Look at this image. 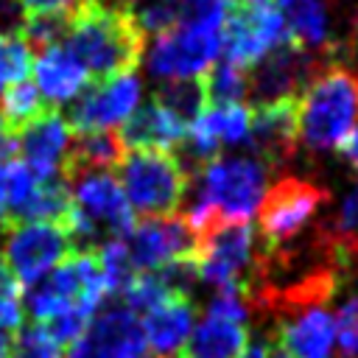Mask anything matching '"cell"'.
I'll use <instances>...</instances> for the list:
<instances>
[{"mask_svg":"<svg viewBox=\"0 0 358 358\" xmlns=\"http://www.w3.org/2000/svg\"><path fill=\"white\" fill-rule=\"evenodd\" d=\"M31 76H34L31 84L39 90L42 101L50 109H59L62 103H73L87 90V81H90L87 70L78 64V59L62 42L42 48L34 56Z\"/></svg>","mask_w":358,"mask_h":358,"instance_id":"cell-19","label":"cell"},{"mask_svg":"<svg viewBox=\"0 0 358 358\" xmlns=\"http://www.w3.org/2000/svg\"><path fill=\"white\" fill-rule=\"evenodd\" d=\"M355 28H358V14H355Z\"/></svg>","mask_w":358,"mask_h":358,"instance_id":"cell-41","label":"cell"},{"mask_svg":"<svg viewBox=\"0 0 358 358\" xmlns=\"http://www.w3.org/2000/svg\"><path fill=\"white\" fill-rule=\"evenodd\" d=\"M204 117L210 129L215 131L221 148L246 143L249 126H252V106L249 103H224V106H207Z\"/></svg>","mask_w":358,"mask_h":358,"instance_id":"cell-27","label":"cell"},{"mask_svg":"<svg viewBox=\"0 0 358 358\" xmlns=\"http://www.w3.org/2000/svg\"><path fill=\"white\" fill-rule=\"evenodd\" d=\"M34 67V48L22 39V34H0V84L28 81Z\"/></svg>","mask_w":358,"mask_h":358,"instance_id":"cell-29","label":"cell"},{"mask_svg":"<svg viewBox=\"0 0 358 358\" xmlns=\"http://www.w3.org/2000/svg\"><path fill=\"white\" fill-rule=\"evenodd\" d=\"M201 87L207 106L243 103V98L249 95V70H241L229 62H215L201 78Z\"/></svg>","mask_w":358,"mask_h":358,"instance_id":"cell-26","label":"cell"},{"mask_svg":"<svg viewBox=\"0 0 358 358\" xmlns=\"http://www.w3.org/2000/svg\"><path fill=\"white\" fill-rule=\"evenodd\" d=\"M268 338L291 358H330L336 344V322L324 305H308L274 316V333Z\"/></svg>","mask_w":358,"mask_h":358,"instance_id":"cell-16","label":"cell"},{"mask_svg":"<svg viewBox=\"0 0 358 358\" xmlns=\"http://www.w3.org/2000/svg\"><path fill=\"white\" fill-rule=\"evenodd\" d=\"M11 159H17V137L0 123V168H6Z\"/></svg>","mask_w":358,"mask_h":358,"instance_id":"cell-34","label":"cell"},{"mask_svg":"<svg viewBox=\"0 0 358 358\" xmlns=\"http://www.w3.org/2000/svg\"><path fill=\"white\" fill-rule=\"evenodd\" d=\"M260 260L257 232L249 221H218L199 238L196 277L215 294L249 291Z\"/></svg>","mask_w":358,"mask_h":358,"instance_id":"cell-5","label":"cell"},{"mask_svg":"<svg viewBox=\"0 0 358 358\" xmlns=\"http://www.w3.org/2000/svg\"><path fill=\"white\" fill-rule=\"evenodd\" d=\"M11 358H64V347L42 324L31 322L14 336Z\"/></svg>","mask_w":358,"mask_h":358,"instance_id":"cell-30","label":"cell"},{"mask_svg":"<svg viewBox=\"0 0 358 358\" xmlns=\"http://www.w3.org/2000/svg\"><path fill=\"white\" fill-rule=\"evenodd\" d=\"M154 101H159L162 106H168L185 123H190L196 115H201L207 109L201 78L199 81H168V84H159L154 90Z\"/></svg>","mask_w":358,"mask_h":358,"instance_id":"cell-28","label":"cell"},{"mask_svg":"<svg viewBox=\"0 0 358 358\" xmlns=\"http://www.w3.org/2000/svg\"><path fill=\"white\" fill-rule=\"evenodd\" d=\"M196 319V305L193 296H168L165 302L154 305L140 316L148 350L157 358H176L193 330Z\"/></svg>","mask_w":358,"mask_h":358,"instance_id":"cell-20","label":"cell"},{"mask_svg":"<svg viewBox=\"0 0 358 358\" xmlns=\"http://www.w3.org/2000/svg\"><path fill=\"white\" fill-rule=\"evenodd\" d=\"M190 173L179 154L171 151H123L117 185L129 207L145 218L173 215L190 193Z\"/></svg>","mask_w":358,"mask_h":358,"instance_id":"cell-3","label":"cell"},{"mask_svg":"<svg viewBox=\"0 0 358 358\" xmlns=\"http://www.w3.org/2000/svg\"><path fill=\"white\" fill-rule=\"evenodd\" d=\"M17 157L42 179H64V165L73 145V129L59 109H45L17 134Z\"/></svg>","mask_w":358,"mask_h":358,"instance_id":"cell-13","label":"cell"},{"mask_svg":"<svg viewBox=\"0 0 358 358\" xmlns=\"http://www.w3.org/2000/svg\"><path fill=\"white\" fill-rule=\"evenodd\" d=\"M221 31L207 25H173L151 36L145 70L159 81H199L221 56Z\"/></svg>","mask_w":358,"mask_h":358,"instance_id":"cell-6","label":"cell"},{"mask_svg":"<svg viewBox=\"0 0 358 358\" xmlns=\"http://www.w3.org/2000/svg\"><path fill=\"white\" fill-rule=\"evenodd\" d=\"M120 157H123V148H120L115 131L76 134V137H73V145H70L67 165H64V182H70V179L78 176V173L117 168Z\"/></svg>","mask_w":358,"mask_h":358,"instance_id":"cell-24","label":"cell"},{"mask_svg":"<svg viewBox=\"0 0 358 358\" xmlns=\"http://www.w3.org/2000/svg\"><path fill=\"white\" fill-rule=\"evenodd\" d=\"M134 271H162L179 263H193L199 238L182 215L143 218L123 238Z\"/></svg>","mask_w":358,"mask_h":358,"instance_id":"cell-10","label":"cell"},{"mask_svg":"<svg viewBox=\"0 0 358 358\" xmlns=\"http://www.w3.org/2000/svg\"><path fill=\"white\" fill-rule=\"evenodd\" d=\"M238 6H246V8H255V6H268L271 0H235Z\"/></svg>","mask_w":358,"mask_h":358,"instance_id":"cell-39","label":"cell"},{"mask_svg":"<svg viewBox=\"0 0 358 358\" xmlns=\"http://www.w3.org/2000/svg\"><path fill=\"white\" fill-rule=\"evenodd\" d=\"M123 151H182L187 123L159 101L140 103L134 115L115 131Z\"/></svg>","mask_w":358,"mask_h":358,"instance_id":"cell-18","label":"cell"},{"mask_svg":"<svg viewBox=\"0 0 358 358\" xmlns=\"http://www.w3.org/2000/svg\"><path fill=\"white\" fill-rule=\"evenodd\" d=\"M45 109H48V103L42 101L39 90L31 81L8 84L0 92V120L11 134H17L22 126H28L34 117H39Z\"/></svg>","mask_w":358,"mask_h":358,"instance_id":"cell-25","label":"cell"},{"mask_svg":"<svg viewBox=\"0 0 358 358\" xmlns=\"http://www.w3.org/2000/svg\"><path fill=\"white\" fill-rule=\"evenodd\" d=\"M268 358H291V355H285L282 350H277V347L271 344V355H268Z\"/></svg>","mask_w":358,"mask_h":358,"instance_id":"cell-40","label":"cell"},{"mask_svg":"<svg viewBox=\"0 0 358 358\" xmlns=\"http://www.w3.org/2000/svg\"><path fill=\"white\" fill-rule=\"evenodd\" d=\"M143 81L137 73H126L109 81H98L84 90L70 109L73 134H95V131H117L140 106Z\"/></svg>","mask_w":358,"mask_h":358,"instance_id":"cell-12","label":"cell"},{"mask_svg":"<svg viewBox=\"0 0 358 358\" xmlns=\"http://www.w3.org/2000/svg\"><path fill=\"white\" fill-rule=\"evenodd\" d=\"M291 42L285 20L277 6H238L229 11L221 31V62H229L241 70H252L274 48Z\"/></svg>","mask_w":358,"mask_h":358,"instance_id":"cell-9","label":"cell"},{"mask_svg":"<svg viewBox=\"0 0 358 358\" xmlns=\"http://www.w3.org/2000/svg\"><path fill=\"white\" fill-rule=\"evenodd\" d=\"M81 341L95 358H151L140 316L117 299L95 310Z\"/></svg>","mask_w":358,"mask_h":358,"instance_id":"cell-14","label":"cell"},{"mask_svg":"<svg viewBox=\"0 0 358 358\" xmlns=\"http://www.w3.org/2000/svg\"><path fill=\"white\" fill-rule=\"evenodd\" d=\"M246 344H249L246 324L204 310V316L196 322L176 358H238Z\"/></svg>","mask_w":358,"mask_h":358,"instance_id":"cell-21","label":"cell"},{"mask_svg":"<svg viewBox=\"0 0 358 358\" xmlns=\"http://www.w3.org/2000/svg\"><path fill=\"white\" fill-rule=\"evenodd\" d=\"M76 249L70 232L50 221H14L6 227L3 263L20 280V285H34L64 263Z\"/></svg>","mask_w":358,"mask_h":358,"instance_id":"cell-8","label":"cell"},{"mask_svg":"<svg viewBox=\"0 0 358 358\" xmlns=\"http://www.w3.org/2000/svg\"><path fill=\"white\" fill-rule=\"evenodd\" d=\"M196 173V193L213 207L218 221H249L268 193V168L252 154H218L199 165Z\"/></svg>","mask_w":358,"mask_h":358,"instance_id":"cell-4","label":"cell"},{"mask_svg":"<svg viewBox=\"0 0 358 358\" xmlns=\"http://www.w3.org/2000/svg\"><path fill=\"white\" fill-rule=\"evenodd\" d=\"M67 185H70L76 210L90 224L98 243L112 241V238H126L131 232V227L137 224L134 210L129 207L117 179L109 171L78 173Z\"/></svg>","mask_w":358,"mask_h":358,"instance_id":"cell-11","label":"cell"},{"mask_svg":"<svg viewBox=\"0 0 358 358\" xmlns=\"http://www.w3.org/2000/svg\"><path fill=\"white\" fill-rule=\"evenodd\" d=\"M338 358H358V294H352L336 313Z\"/></svg>","mask_w":358,"mask_h":358,"instance_id":"cell-32","label":"cell"},{"mask_svg":"<svg viewBox=\"0 0 358 358\" xmlns=\"http://www.w3.org/2000/svg\"><path fill=\"white\" fill-rule=\"evenodd\" d=\"M62 45L95 81L134 73L145 53V34L120 0H81L67 14Z\"/></svg>","mask_w":358,"mask_h":358,"instance_id":"cell-1","label":"cell"},{"mask_svg":"<svg viewBox=\"0 0 358 358\" xmlns=\"http://www.w3.org/2000/svg\"><path fill=\"white\" fill-rule=\"evenodd\" d=\"M324 201H327V193L308 179L285 176L274 187H268L257 210V229H255L260 252L268 255L294 243Z\"/></svg>","mask_w":358,"mask_h":358,"instance_id":"cell-7","label":"cell"},{"mask_svg":"<svg viewBox=\"0 0 358 358\" xmlns=\"http://www.w3.org/2000/svg\"><path fill=\"white\" fill-rule=\"evenodd\" d=\"M316 235L336 255L344 271L358 263V185L344 193L336 213L319 227Z\"/></svg>","mask_w":358,"mask_h":358,"instance_id":"cell-22","label":"cell"},{"mask_svg":"<svg viewBox=\"0 0 358 358\" xmlns=\"http://www.w3.org/2000/svg\"><path fill=\"white\" fill-rule=\"evenodd\" d=\"M271 355V338H249V344L243 347V352L238 358H268Z\"/></svg>","mask_w":358,"mask_h":358,"instance_id":"cell-35","label":"cell"},{"mask_svg":"<svg viewBox=\"0 0 358 358\" xmlns=\"http://www.w3.org/2000/svg\"><path fill=\"white\" fill-rule=\"evenodd\" d=\"M358 129V76L341 64L319 67L296 98V134L313 151L341 148Z\"/></svg>","mask_w":358,"mask_h":358,"instance_id":"cell-2","label":"cell"},{"mask_svg":"<svg viewBox=\"0 0 358 358\" xmlns=\"http://www.w3.org/2000/svg\"><path fill=\"white\" fill-rule=\"evenodd\" d=\"M249 154L268 171L288 162L299 145L296 134V98L252 106V126L246 137Z\"/></svg>","mask_w":358,"mask_h":358,"instance_id":"cell-15","label":"cell"},{"mask_svg":"<svg viewBox=\"0 0 358 358\" xmlns=\"http://www.w3.org/2000/svg\"><path fill=\"white\" fill-rule=\"evenodd\" d=\"M25 14H73L81 0H17Z\"/></svg>","mask_w":358,"mask_h":358,"instance_id":"cell-33","label":"cell"},{"mask_svg":"<svg viewBox=\"0 0 358 358\" xmlns=\"http://www.w3.org/2000/svg\"><path fill=\"white\" fill-rule=\"evenodd\" d=\"M8 224V204H6V168H0V227Z\"/></svg>","mask_w":358,"mask_h":358,"instance_id":"cell-37","label":"cell"},{"mask_svg":"<svg viewBox=\"0 0 358 358\" xmlns=\"http://www.w3.org/2000/svg\"><path fill=\"white\" fill-rule=\"evenodd\" d=\"M11 350H14V333L0 330V358H11Z\"/></svg>","mask_w":358,"mask_h":358,"instance_id":"cell-38","label":"cell"},{"mask_svg":"<svg viewBox=\"0 0 358 358\" xmlns=\"http://www.w3.org/2000/svg\"><path fill=\"white\" fill-rule=\"evenodd\" d=\"M22 285L0 260V330H20L22 327Z\"/></svg>","mask_w":358,"mask_h":358,"instance_id":"cell-31","label":"cell"},{"mask_svg":"<svg viewBox=\"0 0 358 358\" xmlns=\"http://www.w3.org/2000/svg\"><path fill=\"white\" fill-rule=\"evenodd\" d=\"M280 14L288 28V39L294 48L310 53L324 48L330 39L327 31V8L324 0H280Z\"/></svg>","mask_w":358,"mask_h":358,"instance_id":"cell-23","label":"cell"},{"mask_svg":"<svg viewBox=\"0 0 358 358\" xmlns=\"http://www.w3.org/2000/svg\"><path fill=\"white\" fill-rule=\"evenodd\" d=\"M310 64H313L310 53L294 48L291 42L274 48L263 62H257L249 70V95H252L249 106L296 98L294 90L305 87L310 81V76L319 70V67H310Z\"/></svg>","mask_w":358,"mask_h":358,"instance_id":"cell-17","label":"cell"},{"mask_svg":"<svg viewBox=\"0 0 358 358\" xmlns=\"http://www.w3.org/2000/svg\"><path fill=\"white\" fill-rule=\"evenodd\" d=\"M338 151H341V154L347 157V162L358 171V129H355V131L341 143V148H338Z\"/></svg>","mask_w":358,"mask_h":358,"instance_id":"cell-36","label":"cell"}]
</instances>
